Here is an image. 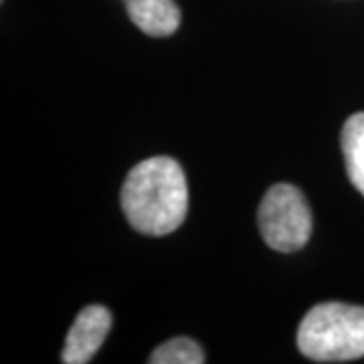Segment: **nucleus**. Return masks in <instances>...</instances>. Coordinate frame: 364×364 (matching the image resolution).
Here are the masks:
<instances>
[{
  "mask_svg": "<svg viewBox=\"0 0 364 364\" xmlns=\"http://www.w3.org/2000/svg\"><path fill=\"white\" fill-rule=\"evenodd\" d=\"M119 200L138 233L162 237L176 231L188 210V184L181 164L168 156L138 162L122 186Z\"/></svg>",
  "mask_w": 364,
  "mask_h": 364,
  "instance_id": "f257e3e1",
  "label": "nucleus"
},
{
  "mask_svg": "<svg viewBox=\"0 0 364 364\" xmlns=\"http://www.w3.org/2000/svg\"><path fill=\"white\" fill-rule=\"evenodd\" d=\"M298 348L316 363H346L364 356V308L340 301L314 306L298 328Z\"/></svg>",
  "mask_w": 364,
  "mask_h": 364,
  "instance_id": "f03ea898",
  "label": "nucleus"
},
{
  "mask_svg": "<svg viewBox=\"0 0 364 364\" xmlns=\"http://www.w3.org/2000/svg\"><path fill=\"white\" fill-rule=\"evenodd\" d=\"M263 241L279 253L301 249L312 235V210L299 188L291 184L272 186L259 205Z\"/></svg>",
  "mask_w": 364,
  "mask_h": 364,
  "instance_id": "7ed1b4c3",
  "label": "nucleus"
},
{
  "mask_svg": "<svg viewBox=\"0 0 364 364\" xmlns=\"http://www.w3.org/2000/svg\"><path fill=\"white\" fill-rule=\"evenodd\" d=\"M112 328V314L104 306H87L77 314L69 328L65 348L61 352V363L85 364L102 348L105 336Z\"/></svg>",
  "mask_w": 364,
  "mask_h": 364,
  "instance_id": "20e7f679",
  "label": "nucleus"
},
{
  "mask_svg": "<svg viewBox=\"0 0 364 364\" xmlns=\"http://www.w3.org/2000/svg\"><path fill=\"white\" fill-rule=\"evenodd\" d=\"M132 23L150 37H168L181 25L174 0H126Z\"/></svg>",
  "mask_w": 364,
  "mask_h": 364,
  "instance_id": "39448f33",
  "label": "nucleus"
},
{
  "mask_svg": "<svg viewBox=\"0 0 364 364\" xmlns=\"http://www.w3.org/2000/svg\"><path fill=\"white\" fill-rule=\"evenodd\" d=\"M342 152L348 178L364 196V112L346 119L342 128Z\"/></svg>",
  "mask_w": 364,
  "mask_h": 364,
  "instance_id": "423d86ee",
  "label": "nucleus"
},
{
  "mask_svg": "<svg viewBox=\"0 0 364 364\" xmlns=\"http://www.w3.org/2000/svg\"><path fill=\"white\" fill-rule=\"evenodd\" d=\"M148 363L152 364H203L205 352L193 338H172L160 344L150 354Z\"/></svg>",
  "mask_w": 364,
  "mask_h": 364,
  "instance_id": "0eeeda50",
  "label": "nucleus"
}]
</instances>
